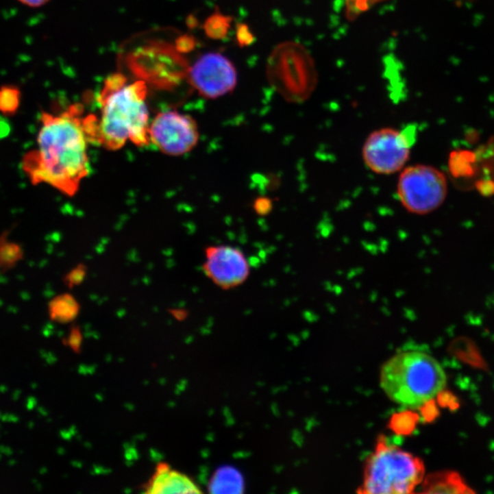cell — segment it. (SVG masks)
<instances>
[{
  "instance_id": "cell-1",
  "label": "cell",
  "mask_w": 494,
  "mask_h": 494,
  "mask_svg": "<svg viewBox=\"0 0 494 494\" xmlns=\"http://www.w3.org/2000/svg\"><path fill=\"white\" fill-rule=\"evenodd\" d=\"M82 114L81 105L60 114L42 112L37 147L21 160V169L32 184H47L68 197L78 193L90 173V142Z\"/></svg>"
},
{
  "instance_id": "cell-2",
  "label": "cell",
  "mask_w": 494,
  "mask_h": 494,
  "mask_svg": "<svg viewBox=\"0 0 494 494\" xmlns=\"http://www.w3.org/2000/svg\"><path fill=\"white\" fill-rule=\"evenodd\" d=\"M147 88L143 81L127 84L122 75L106 79L99 97L100 116H84L90 143L116 151L128 141L136 147L150 144Z\"/></svg>"
},
{
  "instance_id": "cell-3",
  "label": "cell",
  "mask_w": 494,
  "mask_h": 494,
  "mask_svg": "<svg viewBox=\"0 0 494 494\" xmlns=\"http://www.w3.org/2000/svg\"><path fill=\"white\" fill-rule=\"evenodd\" d=\"M379 384L393 403L417 409L432 402L446 389L447 376L441 362L431 354L406 350L384 362Z\"/></svg>"
},
{
  "instance_id": "cell-4",
  "label": "cell",
  "mask_w": 494,
  "mask_h": 494,
  "mask_svg": "<svg viewBox=\"0 0 494 494\" xmlns=\"http://www.w3.org/2000/svg\"><path fill=\"white\" fill-rule=\"evenodd\" d=\"M425 479L421 458L386 439H379L365 461L358 493L406 494L414 493Z\"/></svg>"
},
{
  "instance_id": "cell-5",
  "label": "cell",
  "mask_w": 494,
  "mask_h": 494,
  "mask_svg": "<svg viewBox=\"0 0 494 494\" xmlns=\"http://www.w3.org/2000/svg\"><path fill=\"white\" fill-rule=\"evenodd\" d=\"M447 189V178L441 171L433 166L417 164L400 171L397 195L406 211L425 215L444 203Z\"/></svg>"
},
{
  "instance_id": "cell-6",
  "label": "cell",
  "mask_w": 494,
  "mask_h": 494,
  "mask_svg": "<svg viewBox=\"0 0 494 494\" xmlns=\"http://www.w3.org/2000/svg\"><path fill=\"white\" fill-rule=\"evenodd\" d=\"M417 138V128L384 127L365 139L362 158L365 167L378 175H392L406 168Z\"/></svg>"
},
{
  "instance_id": "cell-7",
  "label": "cell",
  "mask_w": 494,
  "mask_h": 494,
  "mask_svg": "<svg viewBox=\"0 0 494 494\" xmlns=\"http://www.w3.org/2000/svg\"><path fill=\"white\" fill-rule=\"evenodd\" d=\"M149 138L160 152L178 157L197 146L200 132L197 123L189 114L168 110L156 114L150 121Z\"/></svg>"
},
{
  "instance_id": "cell-8",
  "label": "cell",
  "mask_w": 494,
  "mask_h": 494,
  "mask_svg": "<svg viewBox=\"0 0 494 494\" xmlns=\"http://www.w3.org/2000/svg\"><path fill=\"white\" fill-rule=\"evenodd\" d=\"M189 80L201 97L217 99L233 91L237 84V73L227 57L208 53L190 68Z\"/></svg>"
},
{
  "instance_id": "cell-9",
  "label": "cell",
  "mask_w": 494,
  "mask_h": 494,
  "mask_svg": "<svg viewBox=\"0 0 494 494\" xmlns=\"http://www.w3.org/2000/svg\"><path fill=\"white\" fill-rule=\"evenodd\" d=\"M206 277L223 289L236 288L249 277L251 267L245 254L232 245H211L204 252Z\"/></svg>"
},
{
  "instance_id": "cell-10",
  "label": "cell",
  "mask_w": 494,
  "mask_h": 494,
  "mask_svg": "<svg viewBox=\"0 0 494 494\" xmlns=\"http://www.w3.org/2000/svg\"><path fill=\"white\" fill-rule=\"evenodd\" d=\"M143 491L149 494H167L201 493L203 491L187 474L177 471L167 463H160L145 483Z\"/></svg>"
},
{
  "instance_id": "cell-11",
  "label": "cell",
  "mask_w": 494,
  "mask_h": 494,
  "mask_svg": "<svg viewBox=\"0 0 494 494\" xmlns=\"http://www.w3.org/2000/svg\"><path fill=\"white\" fill-rule=\"evenodd\" d=\"M422 484L424 493H464L473 491L456 472H438L431 474L427 480H423Z\"/></svg>"
},
{
  "instance_id": "cell-12",
  "label": "cell",
  "mask_w": 494,
  "mask_h": 494,
  "mask_svg": "<svg viewBox=\"0 0 494 494\" xmlns=\"http://www.w3.org/2000/svg\"><path fill=\"white\" fill-rule=\"evenodd\" d=\"M48 308L51 321L69 323L78 316L80 306L72 295L62 294L54 297Z\"/></svg>"
},
{
  "instance_id": "cell-13",
  "label": "cell",
  "mask_w": 494,
  "mask_h": 494,
  "mask_svg": "<svg viewBox=\"0 0 494 494\" xmlns=\"http://www.w3.org/2000/svg\"><path fill=\"white\" fill-rule=\"evenodd\" d=\"M242 482L238 472L232 468H222L215 472L208 487L211 493H239Z\"/></svg>"
},
{
  "instance_id": "cell-14",
  "label": "cell",
  "mask_w": 494,
  "mask_h": 494,
  "mask_svg": "<svg viewBox=\"0 0 494 494\" xmlns=\"http://www.w3.org/2000/svg\"><path fill=\"white\" fill-rule=\"evenodd\" d=\"M21 103V91L14 84L0 86V114L13 116L17 114Z\"/></svg>"
},
{
  "instance_id": "cell-15",
  "label": "cell",
  "mask_w": 494,
  "mask_h": 494,
  "mask_svg": "<svg viewBox=\"0 0 494 494\" xmlns=\"http://www.w3.org/2000/svg\"><path fill=\"white\" fill-rule=\"evenodd\" d=\"M21 252L18 245L12 244L0 245V269H10L20 258Z\"/></svg>"
},
{
  "instance_id": "cell-16",
  "label": "cell",
  "mask_w": 494,
  "mask_h": 494,
  "mask_svg": "<svg viewBox=\"0 0 494 494\" xmlns=\"http://www.w3.org/2000/svg\"><path fill=\"white\" fill-rule=\"evenodd\" d=\"M228 26L227 18L219 14H215L212 16V17L206 21V34L212 38L222 37L226 34V29H227Z\"/></svg>"
},
{
  "instance_id": "cell-17",
  "label": "cell",
  "mask_w": 494,
  "mask_h": 494,
  "mask_svg": "<svg viewBox=\"0 0 494 494\" xmlns=\"http://www.w3.org/2000/svg\"><path fill=\"white\" fill-rule=\"evenodd\" d=\"M253 208L256 214L264 217V215L269 214L272 211L273 203L269 198L259 197L254 201Z\"/></svg>"
},
{
  "instance_id": "cell-18",
  "label": "cell",
  "mask_w": 494,
  "mask_h": 494,
  "mask_svg": "<svg viewBox=\"0 0 494 494\" xmlns=\"http://www.w3.org/2000/svg\"><path fill=\"white\" fill-rule=\"evenodd\" d=\"M84 275H86V273H84V267H77V269H73L70 272L69 275H67L65 282H66L69 286L77 285V284L83 281Z\"/></svg>"
},
{
  "instance_id": "cell-19",
  "label": "cell",
  "mask_w": 494,
  "mask_h": 494,
  "mask_svg": "<svg viewBox=\"0 0 494 494\" xmlns=\"http://www.w3.org/2000/svg\"><path fill=\"white\" fill-rule=\"evenodd\" d=\"M82 343V337L80 332L77 329H73L71 331L70 336L68 338V345L75 351H77L80 348Z\"/></svg>"
},
{
  "instance_id": "cell-20",
  "label": "cell",
  "mask_w": 494,
  "mask_h": 494,
  "mask_svg": "<svg viewBox=\"0 0 494 494\" xmlns=\"http://www.w3.org/2000/svg\"><path fill=\"white\" fill-rule=\"evenodd\" d=\"M21 4L29 8H40L47 4L50 0H17Z\"/></svg>"
},
{
  "instance_id": "cell-21",
  "label": "cell",
  "mask_w": 494,
  "mask_h": 494,
  "mask_svg": "<svg viewBox=\"0 0 494 494\" xmlns=\"http://www.w3.org/2000/svg\"><path fill=\"white\" fill-rule=\"evenodd\" d=\"M2 420H5V421L9 422L18 421V419L17 417L15 416V415H5L4 417H2Z\"/></svg>"
},
{
  "instance_id": "cell-22",
  "label": "cell",
  "mask_w": 494,
  "mask_h": 494,
  "mask_svg": "<svg viewBox=\"0 0 494 494\" xmlns=\"http://www.w3.org/2000/svg\"><path fill=\"white\" fill-rule=\"evenodd\" d=\"M0 452H1L2 453H4L5 455H8V456L12 454V450L10 449V447H3V446L0 447Z\"/></svg>"
},
{
  "instance_id": "cell-23",
  "label": "cell",
  "mask_w": 494,
  "mask_h": 494,
  "mask_svg": "<svg viewBox=\"0 0 494 494\" xmlns=\"http://www.w3.org/2000/svg\"><path fill=\"white\" fill-rule=\"evenodd\" d=\"M0 460H1V456H0Z\"/></svg>"
}]
</instances>
